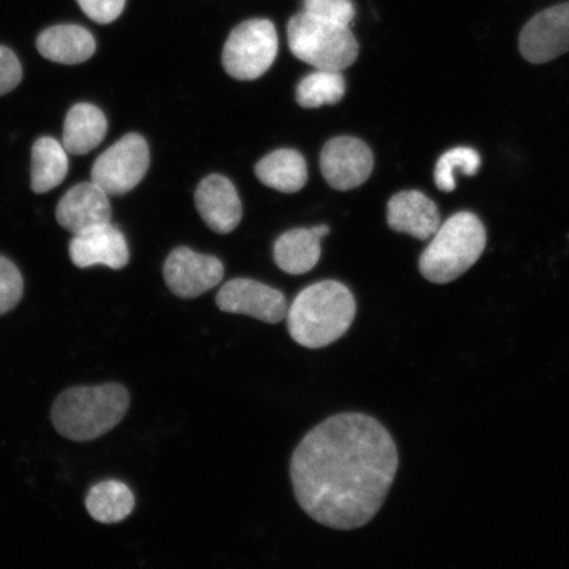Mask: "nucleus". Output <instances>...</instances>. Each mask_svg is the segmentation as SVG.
Listing matches in <instances>:
<instances>
[{
  "instance_id": "f03ea898",
  "label": "nucleus",
  "mask_w": 569,
  "mask_h": 569,
  "mask_svg": "<svg viewBox=\"0 0 569 569\" xmlns=\"http://www.w3.org/2000/svg\"><path fill=\"white\" fill-rule=\"evenodd\" d=\"M356 316L351 290L338 281L312 283L288 309V330L296 343L317 350L339 340Z\"/></svg>"
},
{
  "instance_id": "f8f14e48",
  "label": "nucleus",
  "mask_w": 569,
  "mask_h": 569,
  "mask_svg": "<svg viewBox=\"0 0 569 569\" xmlns=\"http://www.w3.org/2000/svg\"><path fill=\"white\" fill-rule=\"evenodd\" d=\"M69 254L78 268L104 266L118 270L130 261V249L124 234L111 222L76 233L70 241Z\"/></svg>"
},
{
  "instance_id": "393cba45",
  "label": "nucleus",
  "mask_w": 569,
  "mask_h": 569,
  "mask_svg": "<svg viewBox=\"0 0 569 569\" xmlns=\"http://www.w3.org/2000/svg\"><path fill=\"white\" fill-rule=\"evenodd\" d=\"M23 277L16 264L0 256V316L11 311L23 297Z\"/></svg>"
},
{
  "instance_id": "0eeeda50",
  "label": "nucleus",
  "mask_w": 569,
  "mask_h": 569,
  "mask_svg": "<svg viewBox=\"0 0 569 569\" xmlns=\"http://www.w3.org/2000/svg\"><path fill=\"white\" fill-rule=\"evenodd\" d=\"M149 168L144 138L128 133L103 152L91 170V181L109 196H122L137 188Z\"/></svg>"
},
{
  "instance_id": "4be33fe9",
  "label": "nucleus",
  "mask_w": 569,
  "mask_h": 569,
  "mask_svg": "<svg viewBox=\"0 0 569 569\" xmlns=\"http://www.w3.org/2000/svg\"><path fill=\"white\" fill-rule=\"evenodd\" d=\"M346 94V80L338 70L317 69L298 83L296 98L303 109L337 104Z\"/></svg>"
},
{
  "instance_id": "4468645a",
  "label": "nucleus",
  "mask_w": 569,
  "mask_h": 569,
  "mask_svg": "<svg viewBox=\"0 0 569 569\" xmlns=\"http://www.w3.org/2000/svg\"><path fill=\"white\" fill-rule=\"evenodd\" d=\"M111 217L109 194L92 181L71 188L56 210L57 222L74 234L98 224L110 223Z\"/></svg>"
},
{
  "instance_id": "aec40b11",
  "label": "nucleus",
  "mask_w": 569,
  "mask_h": 569,
  "mask_svg": "<svg viewBox=\"0 0 569 569\" xmlns=\"http://www.w3.org/2000/svg\"><path fill=\"white\" fill-rule=\"evenodd\" d=\"M69 170L68 151L53 138H40L32 148L31 187L44 194L66 180Z\"/></svg>"
},
{
  "instance_id": "39448f33",
  "label": "nucleus",
  "mask_w": 569,
  "mask_h": 569,
  "mask_svg": "<svg viewBox=\"0 0 569 569\" xmlns=\"http://www.w3.org/2000/svg\"><path fill=\"white\" fill-rule=\"evenodd\" d=\"M288 42L298 60L317 69L345 70L359 56V42L350 27L300 12L288 23Z\"/></svg>"
},
{
  "instance_id": "423d86ee",
  "label": "nucleus",
  "mask_w": 569,
  "mask_h": 569,
  "mask_svg": "<svg viewBox=\"0 0 569 569\" xmlns=\"http://www.w3.org/2000/svg\"><path fill=\"white\" fill-rule=\"evenodd\" d=\"M279 52V36L268 19H248L234 27L226 40L222 61L227 74L239 81L266 74Z\"/></svg>"
},
{
  "instance_id": "cd10ccee",
  "label": "nucleus",
  "mask_w": 569,
  "mask_h": 569,
  "mask_svg": "<svg viewBox=\"0 0 569 569\" xmlns=\"http://www.w3.org/2000/svg\"><path fill=\"white\" fill-rule=\"evenodd\" d=\"M311 231L315 232L318 238L322 239V238L327 237V234H329L330 229H329V226L320 224V226L312 227Z\"/></svg>"
},
{
  "instance_id": "bb28decb",
  "label": "nucleus",
  "mask_w": 569,
  "mask_h": 569,
  "mask_svg": "<svg viewBox=\"0 0 569 569\" xmlns=\"http://www.w3.org/2000/svg\"><path fill=\"white\" fill-rule=\"evenodd\" d=\"M23 78V69L11 49L0 46V97L18 88Z\"/></svg>"
},
{
  "instance_id": "412c9836",
  "label": "nucleus",
  "mask_w": 569,
  "mask_h": 569,
  "mask_svg": "<svg viewBox=\"0 0 569 569\" xmlns=\"http://www.w3.org/2000/svg\"><path fill=\"white\" fill-rule=\"evenodd\" d=\"M134 497L123 482L104 481L92 487L87 498V509L96 521L112 525L124 521L132 513Z\"/></svg>"
},
{
  "instance_id": "dca6fc26",
  "label": "nucleus",
  "mask_w": 569,
  "mask_h": 569,
  "mask_svg": "<svg viewBox=\"0 0 569 569\" xmlns=\"http://www.w3.org/2000/svg\"><path fill=\"white\" fill-rule=\"evenodd\" d=\"M36 47L44 59L63 66L88 61L97 49L94 36L87 28L76 24L48 28L39 34Z\"/></svg>"
},
{
  "instance_id": "f257e3e1",
  "label": "nucleus",
  "mask_w": 569,
  "mask_h": 569,
  "mask_svg": "<svg viewBox=\"0 0 569 569\" xmlns=\"http://www.w3.org/2000/svg\"><path fill=\"white\" fill-rule=\"evenodd\" d=\"M400 458L377 419L343 412L318 425L298 445L290 479L306 515L326 528L355 530L379 513Z\"/></svg>"
},
{
  "instance_id": "7ed1b4c3",
  "label": "nucleus",
  "mask_w": 569,
  "mask_h": 569,
  "mask_svg": "<svg viewBox=\"0 0 569 569\" xmlns=\"http://www.w3.org/2000/svg\"><path fill=\"white\" fill-rule=\"evenodd\" d=\"M130 408V396L119 383L73 388L57 398L52 409L56 430L74 442H89L118 426Z\"/></svg>"
},
{
  "instance_id": "f3484780",
  "label": "nucleus",
  "mask_w": 569,
  "mask_h": 569,
  "mask_svg": "<svg viewBox=\"0 0 569 569\" xmlns=\"http://www.w3.org/2000/svg\"><path fill=\"white\" fill-rule=\"evenodd\" d=\"M107 119L101 109L90 103H78L68 112L63 124L62 146L68 153L82 156L103 141Z\"/></svg>"
},
{
  "instance_id": "5701e85b",
  "label": "nucleus",
  "mask_w": 569,
  "mask_h": 569,
  "mask_svg": "<svg viewBox=\"0 0 569 569\" xmlns=\"http://www.w3.org/2000/svg\"><path fill=\"white\" fill-rule=\"evenodd\" d=\"M480 167L481 158L476 149L469 147L452 148L440 156L433 177H436L438 189L450 193L457 188V181H455L457 170L467 176H475L479 172Z\"/></svg>"
},
{
  "instance_id": "20e7f679",
  "label": "nucleus",
  "mask_w": 569,
  "mask_h": 569,
  "mask_svg": "<svg viewBox=\"0 0 569 569\" xmlns=\"http://www.w3.org/2000/svg\"><path fill=\"white\" fill-rule=\"evenodd\" d=\"M487 231L478 216L460 211L440 224L419 258V272L433 283L452 282L481 258Z\"/></svg>"
},
{
  "instance_id": "6e6552de",
  "label": "nucleus",
  "mask_w": 569,
  "mask_h": 569,
  "mask_svg": "<svg viewBox=\"0 0 569 569\" xmlns=\"http://www.w3.org/2000/svg\"><path fill=\"white\" fill-rule=\"evenodd\" d=\"M518 47L526 61L538 66L569 52V3L552 6L531 18L519 33Z\"/></svg>"
},
{
  "instance_id": "a878e982",
  "label": "nucleus",
  "mask_w": 569,
  "mask_h": 569,
  "mask_svg": "<svg viewBox=\"0 0 569 569\" xmlns=\"http://www.w3.org/2000/svg\"><path fill=\"white\" fill-rule=\"evenodd\" d=\"M84 16L99 24L116 21L126 7V0H77Z\"/></svg>"
},
{
  "instance_id": "b1692460",
  "label": "nucleus",
  "mask_w": 569,
  "mask_h": 569,
  "mask_svg": "<svg viewBox=\"0 0 569 569\" xmlns=\"http://www.w3.org/2000/svg\"><path fill=\"white\" fill-rule=\"evenodd\" d=\"M303 12L318 19L350 27L356 16L352 0H303Z\"/></svg>"
},
{
  "instance_id": "9d476101",
  "label": "nucleus",
  "mask_w": 569,
  "mask_h": 569,
  "mask_svg": "<svg viewBox=\"0 0 569 569\" xmlns=\"http://www.w3.org/2000/svg\"><path fill=\"white\" fill-rule=\"evenodd\" d=\"M224 276L222 261L213 256L176 248L163 266V279L170 291L183 300H193L216 288Z\"/></svg>"
},
{
  "instance_id": "9b49d317",
  "label": "nucleus",
  "mask_w": 569,
  "mask_h": 569,
  "mask_svg": "<svg viewBox=\"0 0 569 569\" xmlns=\"http://www.w3.org/2000/svg\"><path fill=\"white\" fill-rule=\"evenodd\" d=\"M220 311L243 315L276 325L288 315L287 298L280 290L249 279L226 282L217 296Z\"/></svg>"
},
{
  "instance_id": "6ab92c4d",
  "label": "nucleus",
  "mask_w": 569,
  "mask_h": 569,
  "mask_svg": "<svg viewBox=\"0 0 569 569\" xmlns=\"http://www.w3.org/2000/svg\"><path fill=\"white\" fill-rule=\"evenodd\" d=\"M320 238L306 229L281 234L274 244V261L284 273L305 274L318 264Z\"/></svg>"
},
{
  "instance_id": "2eb2a0df",
  "label": "nucleus",
  "mask_w": 569,
  "mask_h": 569,
  "mask_svg": "<svg viewBox=\"0 0 569 569\" xmlns=\"http://www.w3.org/2000/svg\"><path fill=\"white\" fill-rule=\"evenodd\" d=\"M388 224L391 230L429 240L437 233L442 218L438 206L418 190L397 193L388 202Z\"/></svg>"
},
{
  "instance_id": "1a4fd4ad",
  "label": "nucleus",
  "mask_w": 569,
  "mask_h": 569,
  "mask_svg": "<svg viewBox=\"0 0 569 569\" xmlns=\"http://www.w3.org/2000/svg\"><path fill=\"white\" fill-rule=\"evenodd\" d=\"M375 158L365 141L333 138L320 153V170L331 188L346 191L360 187L372 174Z\"/></svg>"
},
{
  "instance_id": "a211bd4d",
  "label": "nucleus",
  "mask_w": 569,
  "mask_h": 569,
  "mask_svg": "<svg viewBox=\"0 0 569 569\" xmlns=\"http://www.w3.org/2000/svg\"><path fill=\"white\" fill-rule=\"evenodd\" d=\"M254 173L266 187L287 194L297 193L308 182V167L303 156L295 149L269 153L258 162Z\"/></svg>"
},
{
  "instance_id": "ddd939ff",
  "label": "nucleus",
  "mask_w": 569,
  "mask_h": 569,
  "mask_svg": "<svg viewBox=\"0 0 569 569\" xmlns=\"http://www.w3.org/2000/svg\"><path fill=\"white\" fill-rule=\"evenodd\" d=\"M196 206L203 222L213 232L230 233L243 217L237 188L220 174L206 177L196 190Z\"/></svg>"
}]
</instances>
